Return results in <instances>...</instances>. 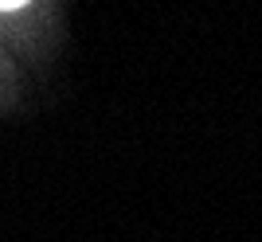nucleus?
<instances>
[{"mask_svg":"<svg viewBox=\"0 0 262 242\" xmlns=\"http://www.w3.org/2000/svg\"><path fill=\"white\" fill-rule=\"evenodd\" d=\"M28 0H0V12H20Z\"/></svg>","mask_w":262,"mask_h":242,"instance_id":"nucleus-1","label":"nucleus"}]
</instances>
